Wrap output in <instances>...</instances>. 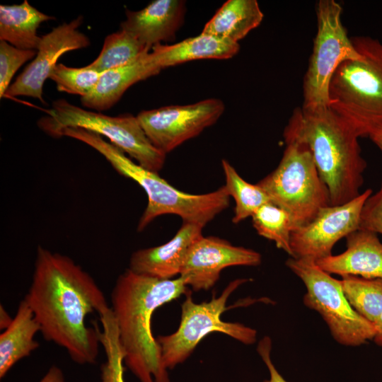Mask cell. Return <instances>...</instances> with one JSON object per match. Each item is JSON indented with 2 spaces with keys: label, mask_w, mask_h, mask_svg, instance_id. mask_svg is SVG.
Here are the masks:
<instances>
[{
  "label": "cell",
  "mask_w": 382,
  "mask_h": 382,
  "mask_svg": "<svg viewBox=\"0 0 382 382\" xmlns=\"http://www.w3.org/2000/svg\"><path fill=\"white\" fill-rule=\"evenodd\" d=\"M44 339L64 349L79 364H93L99 352L98 327L88 315L108 308L93 278L69 257L39 245L28 291L23 299Z\"/></svg>",
  "instance_id": "cell-1"
},
{
  "label": "cell",
  "mask_w": 382,
  "mask_h": 382,
  "mask_svg": "<svg viewBox=\"0 0 382 382\" xmlns=\"http://www.w3.org/2000/svg\"><path fill=\"white\" fill-rule=\"evenodd\" d=\"M183 279H163L129 268L117 279L111 293L125 364L140 382H170L160 345L152 332L154 312L165 303L188 294Z\"/></svg>",
  "instance_id": "cell-2"
},
{
  "label": "cell",
  "mask_w": 382,
  "mask_h": 382,
  "mask_svg": "<svg viewBox=\"0 0 382 382\" xmlns=\"http://www.w3.org/2000/svg\"><path fill=\"white\" fill-rule=\"evenodd\" d=\"M286 130L308 146L325 184L330 205L358 197L364 183L366 161L361 156L355 129L330 106L296 108Z\"/></svg>",
  "instance_id": "cell-3"
},
{
  "label": "cell",
  "mask_w": 382,
  "mask_h": 382,
  "mask_svg": "<svg viewBox=\"0 0 382 382\" xmlns=\"http://www.w3.org/2000/svg\"><path fill=\"white\" fill-rule=\"evenodd\" d=\"M66 134L96 150L118 173L134 180L146 192L148 203L138 222V231L165 214H175L183 222L204 226L229 206L230 196L224 185L209 193L189 194L174 187L158 173L134 162L122 150L96 133L70 128Z\"/></svg>",
  "instance_id": "cell-4"
},
{
  "label": "cell",
  "mask_w": 382,
  "mask_h": 382,
  "mask_svg": "<svg viewBox=\"0 0 382 382\" xmlns=\"http://www.w3.org/2000/svg\"><path fill=\"white\" fill-rule=\"evenodd\" d=\"M361 58L341 63L329 86V106L359 137L382 127V43L371 37L351 38Z\"/></svg>",
  "instance_id": "cell-5"
},
{
  "label": "cell",
  "mask_w": 382,
  "mask_h": 382,
  "mask_svg": "<svg viewBox=\"0 0 382 382\" xmlns=\"http://www.w3.org/2000/svg\"><path fill=\"white\" fill-rule=\"evenodd\" d=\"M283 136L286 146L279 163L257 184L272 203L290 214L295 230L311 221L330 200L308 145L286 129Z\"/></svg>",
  "instance_id": "cell-6"
},
{
  "label": "cell",
  "mask_w": 382,
  "mask_h": 382,
  "mask_svg": "<svg viewBox=\"0 0 382 382\" xmlns=\"http://www.w3.org/2000/svg\"><path fill=\"white\" fill-rule=\"evenodd\" d=\"M46 112L39 125L53 137L66 128H81L109 139L146 169L158 173L163 167L166 154L153 145L137 116H109L84 110L64 99L54 101Z\"/></svg>",
  "instance_id": "cell-7"
},
{
  "label": "cell",
  "mask_w": 382,
  "mask_h": 382,
  "mask_svg": "<svg viewBox=\"0 0 382 382\" xmlns=\"http://www.w3.org/2000/svg\"><path fill=\"white\" fill-rule=\"evenodd\" d=\"M248 279H237L231 282L219 296L214 294L211 300L195 303L191 294L186 295L181 306V320L175 332L168 335H160V345L165 367L175 368L184 362L194 352L199 342L214 332L225 334L240 342L250 345L256 342L257 331L241 323L221 320L227 309L226 303L231 294Z\"/></svg>",
  "instance_id": "cell-8"
},
{
  "label": "cell",
  "mask_w": 382,
  "mask_h": 382,
  "mask_svg": "<svg viewBox=\"0 0 382 382\" xmlns=\"http://www.w3.org/2000/svg\"><path fill=\"white\" fill-rule=\"evenodd\" d=\"M286 265L306 288L304 305L320 315L337 343L357 347L373 340L374 325L352 308L343 294L340 280L311 260L289 257Z\"/></svg>",
  "instance_id": "cell-9"
},
{
  "label": "cell",
  "mask_w": 382,
  "mask_h": 382,
  "mask_svg": "<svg viewBox=\"0 0 382 382\" xmlns=\"http://www.w3.org/2000/svg\"><path fill=\"white\" fill-rule=\"evenodd\" d=\"M317 33L304 76L302 107L313 109L329 106V86L338 66L361 58L342 23V6L335 0L316 4Z\"/></svg>",
  "instance_id": "cell-10"
},
{
  "label": "cell",
  "mask_w": 382,
  "mask_h": 382,
  "mask_svg": "<svg viewBox=\"0 0 382 382\" xmlns=\"http://www.w3.org/2000/svg\"><path fill=\"white\" fill-rule=\"evenodd\" d=\"M224 110L222 100L209 98L144 110L137 117L153 145L166 154L213 125Z\"/></svg>",
  "instance_id": "cell-11"
},
{
  "label": "cell",
  "mask_w": 382,
  "mask_h": 382,
  "mask_svg": "<svg viewBox=\"0 0 382 382\" xmlns=\"http://www.w3.org/2000/svg\"><path fill=\"white\" fill-rule=\"evenodd\" d=\"M372 193L367 189L347 203L322 208L311 221L293 231L291 257L316 262L332 255L337 241L360 228L363 206Z\"/></svg>",
  "instance_id": "cell-12"
},
{
  "label": "cell",
  "mask_w": 382,
  "mask_h": 382,
  "mask_svg": "<svg viewBox=\"0 0 382 382\" xmlns=\"http://www.w3.org/2000/svg\"><path fill=\"white\" fill-rule=\"evenodd\" d=\"M83 17L64 23L41 36L36 56L8 87L5 95L28 96L45 103L43 86L60 57L67 52L83 49L90 45L89 38L79 30Z\"/></svg>",
  "instance_id": "cell-13"
},
{
  "label": "cell",
  "mask_w": 382,
  "mask_h": 382,
  "mask_svg": "<svg viewBox=\"0 0 382 382\" xmlns=\"http://www.w3.org/2000/svg\"><path fill=\"white\" fill-rule=\"evenodd\" d=\"M258 252L232 245L215 236H201L190 246L179 277L194 291L209 290L220 278L221 271L231 266H257Z\"/></svg>",
  "instance_id": "cell-14"
},
{
  "label": "cell",
  "mask_w": 382,
  "mask_h": 382,
  "mask_svg": "<svg viewBox=\"0 0 382 382\" xmlns=\"http://www.w3.org/2000/svg\"><path fill=\"white\" fill-rule=\"evenodd\" d=\"M204 226L183 222L175 235L161 245L134 252L129 269L135 273L158 279H170L180 274L187 253L199 238Z\"/></svg>",
  "instance_id": "cell-15"
},
{
  "label": "cell",
  "mask_w": 382,
  "mask_h": 382,
  "mask_svg": "<svg viewBox=\"0 0 382 382\" xmlns=\"http://www.w3.org/2000/svg\"><path fill=\"white\" fill-rule=\"evenodd\" d=\"M185 1L182 0H155L137 11H126V18L120 24L124 30L147 48L162 42L173 41L183 25L185 15Z\"/></svg>",
  "instance_id": "cell-16"
},
{
  "label": "cell",
  "mask_w": 382,
  "mask_h": 382,
  "mask_svg": "<svg viewBox=\"0 0 382 382\" xmlns=\"http://www.w3.org/2000/svg\"><path fill=\"white\" fill-rule=\"evenodd\" d=\"M347 249L316 261L330 274L382 279V243L377 233L359 228L346 237Z\"/></svg>",
  "instance_id": "cell-17"
},
{
  "label": "cell",
  "mask_w": 382,
  "mask_h": 382,
  "mask_svg": "<svg viewBox=\"0 0 382 382\" xmlns=\"http://www.w3.org/2000/svg\"><path fill=\"white\" fill-rule=\"evenodd\" d=\"M239 50L238 43L201 33L173 45H156L149 52V58L154 66L161 71L166 67L192 60L230 59Z\"/></svg>",
  "instance_id": "cell-18"
},
{
  "label": "cell",
  "mask_w": 382,
  "mask_h": 382,
  "mask_svg": "<svg viewBox=\"0 0 382 382\" xmlns=\"http://www.w3.org/2000/svg\"><path fill=\"white\" fill-rule=\"evenodd\" d=\"M149 52L127 65L103 72L88 96L81 98V104L98 112L112 108L133 84L155 76L159 71L151 63Z\"/></svg>",
  "instance_id": "cell-19"
},
{
  "label": "cell",
  "mask_w": 382,
  "mask_h": 382,
  "mask_svg": "<svg viewBox=\"0 0 382 382\" xmlns=\"http://www.w3.org/2000/svg\"><path fill=\"white\" fill-rule=\"evenodd\" d=\"M40 325L26 301H20L11 324L0 335V378L22 359L29 357L40 344L35 335Z\"/></svg>",
  "instance_id": "cell-20"
},
{
  "label": "cell",
  "mask_w": 382,
  "mask_h": 382,
  "mask_svg": "<svg viewBox=\"0 0 382 382\" xmlns=\"http://www.w3.org/2000/svg\"><path fill=\"white\" fill-rule=\"evenodd\" d=\"M54 19L31 6L27 0L21 4L0 6V40L22 50H37L41 41L37 29L43 22Z\"/></svg>",
  "instance_id": "cell-21"
},
{
  "label": "cell",
  "mask_w": 382,
  "mask_h": 382,
  "mask_svg": "<svg viewBox=\"0 0 382 382\" xmlns=\"http://www.w3.org/2000/svg\"><path fill=\"white\" fill-rule=\"evenodd\" d=\"M263 17L256 0H228L206 23L202 33L238 43L261 23Z\"/></svg>",
  "instance_id": "cell-22"
},
{
  "label": "cell",
  "mask_w": 382,
  "mask_h": 382,
  "mask_svg": "<svg viewBox=\"0 0 382 382\" xmlns=\"http://www.w3.org/2000/svg\"><path fill=\"white\" fill-rule=\"evenodd\" d=\"M221 165L226 180L224 186L236 204L232 219L233 224L251 217L260 207L272 202L262 187L245 181L227 160L223 159Z\"/></svg>",
  "instance_id": "cell-23"
},
{
  "label": "cell",
  "mask_w": 382,
  "mask_h": 382,
  "mask_svg": "<svg viewBox=\"0 0 382 382\" xmlns=\"http://www.w3.org/2000/svg\"><path fill=\"white\" fill-rule=\"evenodd\" d=\"M340 284L352 308L374 324L382 312V279L342 276Z\"/></svg>",
  "instance_id": "cell-24"
},
{
  "label": "cell",
  "mask_w": 382,
  "mask_h": 382,
  "mask_svg": "<svg viewBox=\"0 0 382 382\" xmlns=\"http://www.w3.org/2000/svg\"><path fill=\"white\" fill-rule=\"evenodd\" d=\"M150 51L132 35L120 29L106 36L100 54L87 66L103 73L130 64Z\"/></svg>",
  "instance_id": "cell-25"
},
{
  "label": "cell",
  "mask_w": 382,
  "mask_h": 382,
  "mask_svg": "<svg viewBox=\"0 0 382 382\" xmlns=\"http://www.w3.org/2000/svg\"><path fill=\"white\" fill-rule=\"evenodd\" d=\"M102 330L98 328L100 343L106 360L101 366V382H125V352L121 345L117 322L111 308L99 315Z\"/></svg>",
  "instance_id": "cell-26"
},
{
  "label": "cell",
  "mask_w": 382,
  "mask_h": 382,
  "mask_svg": "<svg viewBox=\"0 0 382 382\" xmlns=\"http://www.w3.org/2000/svg\"><path fill=\"white\" fill-rule=\"evenodd\" d=\"M257 233L273 242L291 257V235L294 226L290 214L272 202L260 207L251 216Z\"/></svg>",
  "instance_id": "cell-27"
},
{
  "label": "cell",
  "mask_w": 382,
  "mask_h": 382,
  "mask_svg": "<svg viewBox=\"0 0 382 382\" xmlns=\"http://www.w3.org/2000/svg\"><path fill=\"white\" fill-rule=\"evenodd\" d=\"M103 73L89 68H74L57 64L50 76L59 91L83 98L91 93Z\"/></svg>",
  "instance_id": "cell-28"
},
{
  "label": "cell",
  "mask_w": 382,
  "mask_h": 382,
  "mask_svg": "<svg viewBox=\"0 0 382 382\" xmlns=\"http://www.w3.org/2000/svg\"><path fill=\"white\" fill-rule=\"evenodd\" d=\"M37 51L17 48L7 42L0 41V98L4 97L11 81L25 62L36 56Z\"/></svg>",
  "instance_id": "cell-29"
},
{
  "label": "cell",
  "mask_w": 382,
  "mask_h": 382,
  "mask_svg": "<svg viewBox=\"0 0 382 382\" xmlns=\"http://www.w3.org/2000/svg\"><path fill=\"white\" fill-rule=\"evenodd\" d=\"M360 228L382 234V181L377 192L372 193L363 206Z\"/></svg>",
  "instance_id": "cell-30"
},
{
  "label": "cell",
  "mask_w": 382,
  "mask_h": 382,
  "mask_svg": "<svg viewBox=\"0 0 382 382\" xmlns=\"http://www.w3.org/2000/svg\"><path fill=\"white\" fill-rule=\"evenodd\" d=\"M272 340L268 336L262 337L257 347V352L265 364L270 373L269 379L263 382H289L278 371L271 359Z\"/></svg>",
  "instance_id": "cell-31"
},
{
  "label": "cell",
  "mask_w": 382,
  "mask_h": 382,
  "mask_svg": "<svg viewBox=\"0 0 382 382\" xmlns=\"http://www.w3.org/2000/svg\"><path fill=\"white\" fill-rule=\"evenodd\" d=\"M39 382H67L62 369L56 365L50 367Z\"/></svg>",
  "instance_id": "cell-32"
},
{
  "label": "cell",
  "mask_w": 382,
  "mask_h": 382,
  "mask_svg": "<svg viewBox=\"0 0 382 382\" xmlns=\"http://www.w3.org/2000/svg\"><path fill=\"white\" fill-rule=\"evenodd\" d=\"M376 332L372 340L378 345L382 347V312L374 324Z\"/></svg>",
  "instance_id": "cell-33"
},
{
  "label": "cell",
  "mask_w": 382,
  "mask_h": 382,
  "mask_svg": "<svg viewBox=\"0 0 382 382\" xmlns=\"http://www.w3.org/2000/svg\"><path fill=\"white\" fill-rule=\"evenodd\" d=\"M13 318L10 317L8 313L4 308V307L0 306V328L5 330L12 322Z\"/></svg>",
  "instance_id": "cell-34"
},
{
  "label": "cell",
  "mask_w": 382,
  "mask_h": 382,
  "mask_svg": "<svg viewBox=\"0 0 382 382\" xmlns=\"http://www.w3.org/2000/svg\"><path fill=\"white\" fill-rule=\"evenodd\" d=\"M369 137L382 153V127L373 131Z\"/></svg>",
  "instance_id": "cell-35"
}]
</instances>
